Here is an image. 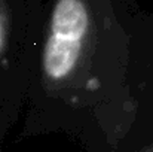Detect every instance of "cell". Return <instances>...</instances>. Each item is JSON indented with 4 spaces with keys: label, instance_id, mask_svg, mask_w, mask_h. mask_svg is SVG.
<instances>
[{
    "label": "cell",
    "instance_id": "cell-1",
    "mask_svg": "<svg viewBox=\"0 0 153 152\" xmlns=\"http://www.w3.org/2000/svg\"><path fill=\"white\" fill-rule=\"evenodd\" d=\"M94 30L91 0H55L42 55L45 79L51 84L68 81L79 67Z\"/></svg>",
    "mask_w": 153,
    "mask_h": 152
},
{
    "label": "cell",
    "instance_id": "cell-2",
    "mask_svg": "<svg viewBox=\"0 0 153 152\" xmlns=\"http://www.w3.org/2000/svg\"><path fill=\"white\" fill-rule=\"evenodd\" d=\"M7 27H9V18H7V6L4 0H0V55L6 48L7 40Z\"/></svg>",
    "mask_w": 153,
    "mask_h": 152
},
{
    "label": "cell",
    "instance_id": "cell-3",
    "mask_svg": "<svg viewBox=\"0 0 153 152\" xmlns=\"http://www.w3.org/2000/svg\"><path fill=\"white\" fill-rule=\"evenodd\" d=\"M146 152H153V148H150V149H147Z\"/></svg>",
    "mask_w": 153,
    "mask_h": 152
}]
</instances>
